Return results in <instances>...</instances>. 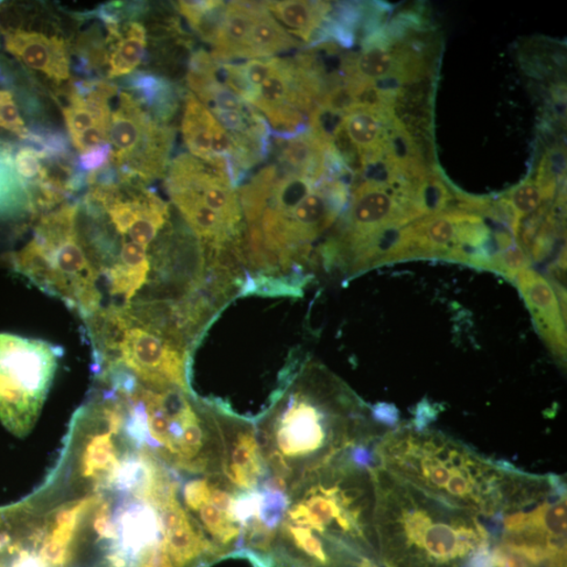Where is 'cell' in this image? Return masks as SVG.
<instances>
[{"instance_id": "obj_1", "label": "cell", "mask_w": 567, "mask_h": 567, "mask_svg": "<svg viewBox=\"0 0 567 567\" xmlns=\"http://www.w3.org/2000/svg\"><path fill=\"white\" fill-rule=\"evenodd\" d=\"M381 469L485 523L509 507L529 473L439 431L395 428L377 444Z\"/></svg>"}, {"instance_id": "obj_2", "label": "cell", "mask_w": 567, "mask_h": 567, "mask_svg": "<svg viewBox=\"0 0 567 567\" xmlns=\"http://www.w3.org/2000/svg\"><path fill=\"white\" fill-rule=\"evenodd\" d=\"M359 401L337 382L322 393L302 385L275 406L258 432L264 462L275 476L290 482L289 491L310 475L335 463L363 437Z\"/></svg>"}, {"instance_id": "obj_3", "label": "cell", "mask_w": 567, "mask_h": 567, "mask_svg": "<svg viewBox=\"0 0 567 567\" xmlns=\"http://www.w3.org/2000/svg\"><path fill=\"white\" fill-rule=\"evenodd\" d=\"M370 476L373 523L386 544H401L436 564L471 558L490 544L485 524L471 510L438 499L380 466Z\"/></svg>"}, {"instance_id": "obj_4", "label": "cell", "mask_w": 567, "mask_h": 567, "mask_svg": "<svg viewBox=\"0 0 567 567\" xmlns=\"http://www.w3.org/2000/svg\"><path fill=\"white\" fill-rule=\"evenodd\" d=\"M74 205L42 218L34 238L12 254L16 271L45 293L65 302L87 320L101 310L102 268L93 244L78 229Z\"/></svg>"}, {"instance_id": "obj_5", "label": "cell", "mask_w": 567, "mask_h": 567, "mask_svg": "<svg viewBox=\"0 0 567 567\" xmlns=\"http://www.w3.org/2000/svg\"><path fill=\"white\" fill-rule=\"evenodd\" d=\"M219 80L266 120L273 137L287 140L310 130L321 91L299 55L217 62Z\"/></svg>"}, {"instance_id": "obj_6", "label": "cell", "mask_w": 567, "mask_h": 567, "mask_svg": "<svg viewBox=\"0 0 567 567\" xmlns=\"http://www.w3.org/2000/svg\"><path fill=\"white\" fill-rule=\"evenodd\" d=\"M62 354L45 340L0 333V421L14 434L37 422Z\"/></svg>"}, {"instance_id": "obj_7", "label": "cell", "mask_w": 567, "mask_h": 567, "mask_svg": "<svg viewBox=\"0 0 567 567\" xmlns=\"http://www.w3.org/2000/svg\"><path fill=\"white\" fill-rule=\"evenodd\" d=\"M110 144V162L122 180L159 179L167 170L173 132L147 112L137 97L123 91L112 111Z\"/></svg>"}, {"instance_id": "obj_8", "label": "cell", "mask_w": 567, "mask_h": 567, "mask_svg": "<svg viewBox=\"0 0 567 567\" xmlns=\"http://www.w3.org/2000/svg\"><path fill=\"white\" fill-rule=\"evenodd\" d=\"M166 187L176 208L190 205L208 209L233 226L245 229L236 187L225 170L182 154L168 167Z\"/></svg>"}, {"instance_id": "obj_9", "label": "cell", "mask_w": 567, "mask_h": 567, "mask_svg": "<svg viewBox=\"0 0 567 567\" xmlns=\"http://www.w3.org/2000/svg\"><path fill=\"white\" fill-rule=\"evenodd\" d=\"M111 182L96 186L91 196L108 214L113 229L123 239L145 248L150 247L158 233L165 229L169 218L166 202L144 187Z\"/></svg>"}, {"instance_id": "obj_10", "label": "cell", "mask_w": 567, "mask_h": 567, "mask_svg": "<svg viewBox=\"0 0 567 567\" xmlns=\"http://www.w3.org/2000/svg\"><path fill=\"white\" fill-rule=\"evenodd\" d=\"M117 94L112 84L98 81L80 84L68 95L62 112L70 139L80 154L110 144L111 101Z\"/></svg>"}, {"instance_id": "obj_11", "label": "cell", "mask_w": 567, "mask_h": 567, "mask_svg": "<svg viewBox=\"0 0 567 567\" xmlns=\"http://www.w3.org/2000/svg\"><path fill=\"white\" fill-rule=\"evenodd\" d=\"M182 136L189 155L229 174L233 186L242 184L236 146L211 112L193 94H187L182 117Z\"/></svg>"}, {"instance_id": "obj_12", "label": "cell", "mask_w": 567, "mask_h": 567, "mask_svg": "<svg viewBox=\"0 0 567 567\" xmlns=\"http://www.w3.org/2000/svg\"><path fill=\"white\" fill-rule=\"evenodd\" d=\"M515 282L533 316L539 335L555 356L566 358L565 316L551 283L533 269H524Z\"/></svg>"}, {"instance_id": "obj_13", "label": "cell", "mask_w": 567, "mask_h": 567, "mask_svg": "<svg viewBox=\"0 0 567 567\" xmlns=\"http://www.w3.org/2000/svg\"><path fill=\"white\" fill-rule=\"evenodd\" d=\"M6 51L25 66L46 75L57 83L70 78V56L67 41L59 35L33 30L5 34Z\"/></svg>"}, {"instance_id": "obj_14", "label": "cell", "mask_w": 567, "mask_h": 567, "mask_svg": "<svg viewBox=\"0 0 567 567\" xmlns=\"http://www.w3.org/2000/svg\"><path fill=\"white\" fill-rule=\"evenodd\" d=\"M162 521V548L176 567H186L203 554H218L212 544L187 509L178 493L170 495L159 508Z\"/></svg>"}, {"instance_id": "obj_15", "label": "cell", "mask_w": 567, "mask_h": 567, "mask_svg": "<svg viewBox=\"0 0 567 567\" xmlns=\"http://www.w3.org/2000/svg\"><path fill=\"white\" fill-rule=\"evenodd\" d=\"M219 436L225 477L241 490H255L261 478L265 476L267 466L254 432L250 428L238 429L229 442L223 437L221 431Z\"/></svg>"}, {"instance_id": "obj_16", "label": "cell", "mask_w": 567, "mask_h": 567, "mask_svg": "<svg viewBox=\"0 0 567 567\" xmlns=\"http://www.w3.org/2000/svg\"><path fill=\"white\" fill-rule=\"evenodd\" d=\"M108 28L109 51L105 53L108 77L118 78L129 75L136 70L144 59L147 46V34L144 25L130 21L123 27L119 21L104 14L102 18Z\"/></svg>"}, {"instance_id": "obj_17", "label": "cell", "mask_w": 567, "mask_h": 567, "mask_svg": "<svg viewBox=\"0 0 567 567\" xmlns=\"http://www.w3.org/2000/svg\"><path fill=\"white\" fill-rule=\"evenodd\" d=\"M269 12L296 39L315 47L330 17L331 5L307 0L265 2Z\"/></svg>"}, {"instance_id": "obj_18", "label": "cell", "mask_w": 567, "mask_h": 567, "mask_svg": "<svg viewBox=\"0 0 567 567\" xmlns=\"http://www.w3.org/2000/svg\"><path fill=\"white\" fill-rule=\"evenodd\" d=\"M547 198V195L537 181L524 182L510 191L503 202L512 212L514 236L519 235L522 219L540 209Z\"/></svg>"}, {"instance_id": "obj_19", "label": "cell", "mask_w": 567, "mask_h": 567, "mask_svg": "<svg viewBox=\"0 0 567 567\" xmlns=\"http://www.w3.org/2000/svg\"><path fill=\"white\" fill-rule=\"evenodd\" d=\"M283 530L305 554L316 559L322 564L328 562L322 542L312 534L310 529L294 526V524L285 521L283 523Z\"/></svg>"}, {"instance_id": "obj_20", "label": "cell", "mask_w": 567, "mask_h": 567, "mask_svg": "<svg viewBox=\"0 0 567 567\" xmlns=\"http://www.w3.org/2000/svg\"><path fill=\"white\" fill-rule=\"evenodd\" d=\"M0 127L16 134L20 138L30 137L13 95L10 91L2 90H0Z\"/></svg>"}, {"instance_id": "obj_21", "label": "cell", "mask_w": 567, "mask_h": 567, "mask_svg": "<svg viewBox=\"0 0 567 567\" xmlns=\"http://www.w3.org/2000/svg\"><path fill=\"white\" fill-rule=\"evenodd\" d=\"M262 499H263V494H262L261 490L246 491L239 495L232 503L231 514L233 519L241 527H245L248 522L253 519H260Z\"/></svg>"}, {"instance_id": "obj_22", "label": "cell", "mask_w": 567, "mask_h": 567, "mask_svg": "<svg viewBox=\"0 0 567 567\" xmlns=\"http://www.w3.org/2000/svg\"><path fill=\"white\" fill-rule=\"evenodd\" d=\"M263 494L260 508V520L269 529L274 530L282 521L289 507L288 495L261 490Z\"/></svg>"}, {"instance_id": "obj_23", "label": "cell", "mask_w": 567, "mask_h": 567, "mask_svg": "<svg viewBox=\"0 0 567 567\" xmlns=\"http://www.w3.org/2000/svg\"><path fill=\"white\" fill-rule=\"evenodd\" d=\"M182 493L187 512L197 513L198 508L210 500L211 481L209 478L190 480L184 485Z\"/></svg>"}, {"instance_id": "obj_24", "label": "cell", "mask_w": 567, "mask_h": 567, "mask_svg": "<svg viewBox=\"0 0 567 567\" xmlns=\"http://www.w3.org/2000/svg\"><path fill=\"white\" fill-rule=\"evenodd\" d=\"M244 528L250 547L263 551L271 550L275 536L273 530L267 528L259 519L248 522Z\"/></svg>"}, {"instance_id": "obj_25", "label": "cell", "mask_w": 567, "mask_h": 567, "mask_svg": "<svg viewBox=\"0 0 567 567\" xmlns=\"http://www.w3.org/2000/svg\"><path fill=\"white\" fill-rule=\"evenodd\" d=\"M112 146L106 144L80 155V166L83 172L96 173L110 162Z\"/></svg>"}, {"instance_id": "obj_26", "label": "cell", "mask_w": 567, "mask_h": 567, "mask_svg": "<svg viewBox=\"0 0 567 567\" xmlns=\"http://www.w3.org/2000/svg\"><path fill=\"white\" fill-rule=\"evenodd\" d=\"M372 417L378 423L387 425L389 428L397 427L400 422L399 411L389 403H379V405L373 407Z\"/></svg>"}, {"instance_id": "obj_27", "label": "cell", "mask_w": 567, "mask_h": 567, "mask_svg": "<svg viewBox=\"0 0 567 567\" xmlns=\"http://www.w3.org/2000/svg\"><path fill=\"white\" fill-rule=\"evenodd\" d=\"M162 543V542H161ZM139 567H176L169 559L162 545L159 544L146 552L139 562Z\"/></svg>"}, {"instance_id": "obj_28", "label": "cell", "mask_w": 567, "mask_h": 567, "mask_svg": "<svg viewBox=\"0 0 567 567\" xmlns=\"http://www.w3.org/2000/svg\"><path fill=\"white\" fill-rule=\"evenodd\" d=\"M437 412L431 408L430 403L422 402L416 411L415 420L411 423V427L417 431L427 430L429 424L435 421Z\"/></svg>"}]
</instances>
